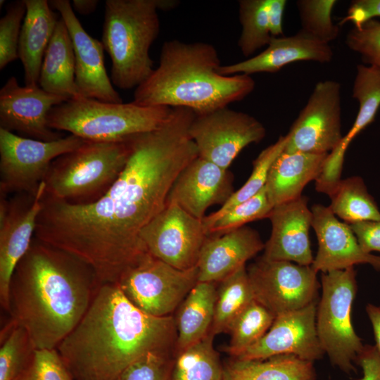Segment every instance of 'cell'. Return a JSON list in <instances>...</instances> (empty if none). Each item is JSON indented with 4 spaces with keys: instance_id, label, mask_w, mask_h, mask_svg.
Returning a JSON list of instances; mask_svg holds the SVG:
<instances>
[{
    "instance_id": "1",
    "label": "cell",
    "mask_w": 380,
    "mask_h": 380,
    "mask_svg": "<svg viewBox=\"0 0 380 380\" xmlns=\"http://www.w3.org/2000/svg\"><path fill=\"white\" fill-rule=\"evenodd\" d=\"M194 117L188 108H174L161 127L128 139L124 169L96 201L70 204L44 193L34 236L84 261L101 284H116L148 253L141 232L166 206L180 172L198 156L189 134Z\"/></svg>"
},
{
    "instance_id": "2",
    "label": "cell",
    "mask_w": 380,
    "mask_h": 380,
    "mask_svg": "<svg viewBox=\"0 0 380 380\" xmlns=\"http://www.w3.org/2000/svg\"><path fill=\"white\" fill-rule=\"evenodd\" d=\"M177 336L174 316L149 315L106 283L56 349L75 380H116L149 352H175Z\"/></svg>"
},
{
    "instance_id": "3",
    "label": "cell",
    "mask_w": 380,
    "mask_h": 380,
    "mask_svg": "<svg viewBox=\"0 0 380 380\" xmlns=\"http://www.w3.org/2000/svg\"><path fill=\"white\" fill-rule=\"evenodd\" d=\"M101 284L84 261L34 236L11 277V319L26 331L34 350L56 349Z\"/></svg>"
},
{
    "instance_id": "4",
    "label": "cell",
    "mask_w": 380,
    "mask_h": 380,
    "mask_svg": "<svg viewBox=\"0 0 380 380\" xmlns=\"http://www.w3.org/2000/svg\"><path fill=\"white\" fill-rule=\"evenodd\" d=\"M218 52L211 44L177 39L162 45L159 63L134 91L143 106L186 108L196 115L243 100L255 89L251 75H222Z\"/></svg>"
},
{
    "instance_id": "5",
    "label": "cell",
    "mask_w": 380,
    "mask_h": 380,
    "mask_svg": "<svg viewBox=\"0 0 380 380\" xmlns=\"http://www.w3.org/2000/svg\"><path fill=\"white\" fill-rule=\"evenodd\" d=\"M158 0H106L102 44L116 87L136 89L153 72L150 48L160 32Z\"/></svg>"
},
{
    "instance_id": "6",
    "label": "cell",
    "mask_w": 380,
    "mask_h": 380,
    "mask_svg": "<svg viewBox=\"0 0 380 380\" xmlns=\"http://www.w3.org/2000/svg\"><path fill=\"white\" fill-rule=\"evenodd\" d=\"M172 110L168 106H143L133 101L115 103L80 96L52 108L48 124L53 130L68 132L85 141L120 142L159 128Z\"/></svg>"
},
{
    "instance_id": "7",
    "label": "cell",
    "mask_w": 380,
    "mask_h": 380,
    "mask_svg": "<svg viewBox=\"0 0 380 380\" xmlns=\"http://www.w3.org/2000/svg\"><path fill=\"white\" fill-rule=\"evenodd\" d=\"M130 152L128 140L86 141L52 162L44 180L45 196L75 205L96 201L118 178Z\"/></svg>"
},
{
    "instance_id": "8",
    "label": "cell",
    "mask_w": 380,
    "mask_h": 380,
    "mask_svg": "<svg viewBox=\"0 0 380 380\" xmlns=\"http://www.w3.org/2000/svg\"><path fill=\"white\" fill-rule=\"evenodd\" d=\"M321 283L316 315L318 338L332 365L350 374L364 347L350 317L357 292L356 271L351 267L322 273Z\"/></svg>"
},
{
    "instance_id": "9",
    "label": "cell",
    "mask_w": 380,
    "mask_h": 380,
    "mask_svg": "<svg viewBox=\"0 0 380 380\" xmlns=\"http://www.w3.org/2000/svg\"><path fill=\"white\" fill-rule=\"evenodd\" d=\"M85 141L73 134L45 141L0 128V194L35 196L52 162Z\"/></svg>"
},
{
    "instance_id": "10",
    "label": "cell",
    "mask_w": 380,
    "mask_h": 380,
    "mask_svg": "<svg viewBox=\"0 0 380 380\" xmlns=\"http://www.w3.org/2000/svg\"><path fill=\"white\" fill-rule=\"evenodd\" d=\"M197 266L179 270L148 253L116 284L141 310L156 317L172 315L198 282Z\"/></svg>"
},
{
    "instance_id": "11",
    "label": "cell",
    "mask_w": 380,
    "mask_h": 380,
    "mask_svg": "<svg viewBox=\"0 0 380 380\" xmlns=\"http://www.w3.org/2000/svg\"><path fill=\"white\" fill-rule=\"evenodd\" d=\"M247 272L255 300L275 317L317 301V272L311 265L261 256Z\"/></svg>"
},
{
    "instance_id": "12",
    "label": "cell",
    "mask_w": 380,
    "mask_h": 380,
    "mask_svg": "<svg viewBox=\"0 0 380 380\" xmlns=\"http://www.w3.org/2000/svg\"><path fill=\"white\" fill-rule=\"evenodd\" d=\"M189 134L198 156L228 170L245 147L265 138L266 129L253 116L227 106L195 115Z\"/></svg>"
},
{
    "instance_id": "13",
    "label": "cell",
    "mask_w": 380,
    "mask_h": 380,
    "mask_svg": "<svg viewBox=\"0 0 380 380\" xmlns=\"http://www.w3.org/2000/svg\"><path fill=\"white\" fill-rule=\"evenodd\" d=\"M140 237L153 256L177 269L189 270L197 266L208 235L203 220L175 203L167 202L142 229Z\"/></svg>"
},
{
    "instance_id": "14",
    "label": "cell",
    "mask_w": 380,
    "mask_h": 380,
    "mask_svg": "<svg viewBox=\"0 0 380 380\" xmlns=\"http://www.w3.org/2000/svg\"><path fill=\"white\" fill-rule=\"evenodd\" d=\"M286 151L330 153L342 139L341 84L318 82L291 127Z\"/></svg>"
},
{
    "instance_id": "15",
    "label": "cell",
    "mask_w": 380,
    "mask_h": 380,
    "mask_svg": "<svg viewBox=\"0 0 380 380\" xmlns=\"http://www.w3.org/2000/svg\"><path fill=\"white\" fill-rule=\"evenodd\" d=\"M45 182L35 196L0 194V303L10 313L9 291L13 272L30 247L42 208Z\"/></svg>"
},
{
    "instance_id": "16",
    "label": "cell",
    "mask_w": 380,
    "mask_h": 380,
    "mask_svg": "<svg viewBox=\"0 0 380 380\" xmlns=\"http://www.w3.org/2000/svg\"><path fill=\"white\" fill-rule=\"evenodd\" d=\"M66 101L39 85L20 86L12 76L0 89V128L37 140L58 139L62 134L49 127L48 115L52 108Z\"/></svg>"
},
{
    "instance_id": "17",
    "label": "cell",
    "mask_w": 380,
    "mask_h": 380,
    "mask_svg": "<svg viewBox=\"0 0 380 380\" xmlns=\"http://www.w3.org/2000/svg\"><path fill=\"white\" fill-rule=\"evenodd\" d=\"M317 301H315L301 309L275 317L266 334L234 358L262 360L291 354L312 362L320 360L324 352L317 332Z\"/></svg>"
},
{
    "instance_id": "18",
    "label": "cell",
    "mask_w": 380,
    "mask_h": 380,
    "mask_svg": "<svg viewBox=\"0 0 380 380\" xmlns=\"http://www.w3.org/2000/svg\"><path fill=\"white\" fill-rule=\"evenodd\" d=\"M49 2L68 28L75 56V83L81 95L103 102L122 103L106 72L102 42L86 32L68 0Z\"/></svg>"
},
{
    "instance_id": "19",
    "label": "cell",
    "mask_w": 380,
    "mask_h": 380,
    "mask_svg": "<svg viewBox=\"0 0 380 380\" xmlns=\"http://www.w3.org/2000/svg\"><path fill=\"white\" fill-rule=\"evenodd\" d=\"M312 227L316 233L318 250L312 267L318 273L341 270L368 264L380 270V256L365 252L350 224L341 222L328 206H312Z\"/></svg>"
},
{
    "instance_id": "20",
    "label": "cell",
    "mask_w": 380,
    "mask_h": 380,
    "mask_svg": "<svg viewBox=\"0 0 380 380\" xmlns=\"http://www.w3.org/2000/svg\"><path fill=\"white\" fill-rule=\"evenodd\" d=\"M231 172L200 156L191 161L179 174L167 202L177 204L199 220L215 204H224L234 192Z\"/></svg>"
},
{
    "instance_id": "21",
    "label": "cell",
    "mask_w": 380,
    "mask_h": 380,
    "mask_svg": "<svg viewBox=\"0 0 380 380\" xmlns=\"http://www.w3.org/2000/svg\"><path fill=\"white\" fill-rule=\"evenodd\" d=\"M308 203V197L303 195L273 207L267 217L272 224V232L265 243L262 258L312 265L314 257L310 229L312 213Z\"/></svg>"
},
{
    "instance_id": "22",
    "label": "cell",
    "mask_w": 380,
    "mask_h": 380,
    "mask_svg": "<svg viewBox=\"0 0 380 380\" xmlns=\"http://www.w3.org/2000/svg\"><path fill=\"white\" fill-rule=\"evenodd\" d=\"M332 58L333 51L329 44L300 30L291 36L272 37L266 49L260 53L236 63L221 65L218 72L227 76L273 73L296 61L325 63L331 61Z\"/></svg>"
},
{
    "instance_id": "23",
    "label": "cell",
    "mask_w": 380,
    "mask_h": 380,
    "mask_svg": "<svg viewBox=\"0 0 380 380\" xmlns=\"http://www.w3.org/2000/svg\"><path fill=\"white\" fill-rule=\"evenodd\" d=\"M259 233L243 226L219 236H208L197 264L198 281L220 282L264 250Z\"/></svg>"
},
{
    "instance_id": "24",
    "label": "cell",
    "mask_w": 380,
    "mask_h": 380,
    "mask_svg": "<svg viewBox=\"0 0 380 380\" xmlns=\"http://www.w3.org/2000/svg\"><path fill=\"white\" fill-rule=\"evenodd\" d=\"M329 153L283 151L272 163L265 186L272 207L298 198L322 172Z\"/></svg>"
},
{
    "instance_id": "25",
    "label": "cell",
    "mask_w": 380,
    "mask_h": 380,
    "mask_svg": "<svg viewBox=\"0 0 380 380\" xmlns=\"http://www.w3.org/2000/svg\"><path fill=\"white\" fill-rule=\"evenodd\" d=\"M18 58L24 69L25 85H39L44 56L59 19L46 0H25Z\"/></svg>"
},
{
    "instance_id": "26",
    "label": "cell",
    "mask_w": 380,
    "mask_h": 380,
    "mask_svg": "<svg viewBox=\"0 0 380 380\" xmlns=\"http://www.w3.org/2000/svg\"><path fill=\"white\" fill-rule=\"evenodd\" d=\"M39 85L44 91L68 100L82 96L75 83L72 41L66 25L61 17L44 56Z\"/></svg>"
},
{
    "instance_id": "27",
    "label": "cell",
    "mask_w": 380,
    "mask_h": 380,
    "mask_svg": "<svg viewBox=\"0 0 380 380\" xmlns=\"http://www.w3.org/2000/svg\"><path fill=\"white\" fill-rule=\"evenodd\" d=\"M217 298L215 282L198 281L177 308L175 351L182 350L206 336L213 322Z\"/></svg>"
},
{
    "instance_id": "28",
    "label": "cell",
    "mask_w": 380,
    "mask_h": 380,
    "mask_svg": "<svg viewBox=\"0 0 380 380\" xmlns=\"http://www.w3.org/2000/svg\"><path fill=\"white\" fill-rule=\"evenodd\" d=\"M313 362L284 354L262 360L232 358L223 365L222 380H316Z\"/></svg>"
},
{
    "instance_id": "29",
    "label": "cell",
    "mask_w": 380,
    "mask_h": 380,
    "mask_svg": "<svg viewBox=\"0 0 380 380\" xmlns=\"http://www.w3.org/2000/svg\"><path fill=\"white\" fill-rule=\"evenodd\" d=\"M209 333L191 346L173 354L170 380H222L223 365Z\"/></svg>"
},
{
    "instance_id": "30",
    "label": "cell",
    "mask_w": 380,
    "mask_h": 380,
    "mask_svg": "<svg viewBox=\"0 0 380 380\" xmlns=\"http://www.w3.org/2000/svg\"><path fill=\"white\" fill-rule=\"evenodd\" d=\"M219 284L214 318L210 331L214 336L228 332L236 317L255 300L246 265L221 280Z\"/></svg>"
},
{
    "instance_id": "31",
    "label": "cell",
    "mask_w": 380,
    "mask_h": 380,
    "mask_svg": "<svg viewBox=\"0 0 380 380\" xmlns=\"http://www.w3.org/2000/svg\"><path fill=\"white\" fill-rule=\"evenodd\" d=\"M329 198V209L348 224L380 220L378 205L360 177L341 179Z\"/></svg>"
},
{
    "instance_id": "32",
    "label": "cell",
    "mask_w": 380,
    "mask_h": 380,
    "mask_svg": "<svg viewBox=\"0 0 380 380\" xmlns=\"http://www.w3.org/2000/svg\"><path fill=\"white\" fill-rule=\"evenodd\" d=\"M353 98L358 102V111L352 127L343 136L338 148L345 153L352 141L369 124L376 115L380 107V72L373 66L357 65L354 80Z\"/></svg>"
},
{
    "instance_id": "33",
    "label": "cell",
    "mask_w": 380,
    "mask_h": 380,
    "mask_svg": "<svg viewBox=\"0 0 380 380\" xmlns=\"http://www.w3.org/2000/svg\"><path fill=\"white\" fill-rule=\"evenodd\" d=\"M288 137L281 136L276 142L263 149L253 162V170L245 184L234 191L217 211L205 216L203 222L206 232L222 215L235 205L251 198L265 186L270 167L284 151Z\"/></svg>"
},
{
    "instance_id": "34",
    "label": "cell",
    "mask_w": 380,
    "mask_h": 380,
    "mask_svg": "<svg viewBox=\"0 0 380 380\" xmlns=\"http://www.w3.org/2000/svg\"><path fill=\"white\" fill-rule=\"evenodd\" d=\"M269 2L270 0L239 1L241 32L237 44L245 57H249L258 49L267 46L272 37Z\"/></svg>"
},
{
    "instance_id": "35",
    "label": "cell",
    "mask_w": 380,
    "mask_h": 380,
    "mask_svg": "<svg viewBox=\"0 0 380 380\" xmlns=\"http://www.w3.org/2000/svg\"><path fill=\"white\" fill-rule=\"evenodd\" d=\"M274 319L271 312L255 300L232 322L228 330L231 338L224 350L232 357H237L266 334Z\"/></svg>"
},
{
    "instance_id": "36",
    "label": "cell",
    "mask_w": 380,
    "mask_h": 380,
    "mask_svg": "<svg viewBox=\"0 0 380 380\" xmlns=\"http://www.w3.org/2000/svg\"><path fill=\"white\" fill-rule=\"evenodd\" d=\"M1 342L0 380H15L34 349L26 331L11 319L1 331Z\"/></svg>"
},
{
    "instance_id": "37",
    "label": "cell",
    "mask_w": 380,
    "mask_h": 380,
    "mask_svg": "<svg viewBox=\"0 0 380 380\" xmlns=\"http://www.w3.org/2000/svg\"><path fill=\"white\" fill-rule=\"evenodd\" d=\"M336 0H298L296 5L301 23V29L319 41L329 44L339 34L338 25L332 20L331 15Z\"/></svg>"
},
{
    "instance_id": "38",
    "label": "cell",
    "mask_w": 380,
    "mask_h": 380,
    "mask_svg": "<svg viewBox=\"0 0 380 380\" xmlns=\"http://www.w3.org/2000/svg\"><path fill=\"white\" fill-rule=\"evenodd\" d=\"M272 208L264 187L256 195L235 205L222 215L208 229V235H222L246 226L250 222L267 218Z\"/></svg>"
},
{
    "instance_id": "39",
    "label": "cell",
    "mask_w": 380,
    "mask_h": 380,
    "mask_svg": "<svg viewBox=\"0 0 380 380\" xmlns=\"http://www.w3.org/2000/svg\"><path fill=\"white\" fill-rule=\"evenodd\" d=\"M15 380H75L57 349L34 350Z\"/></svg>"
},
{
    "instance_id": "40",
    "label": "cell",
    "mask_w": 380,
    "mask_h": 380,
    "mask_svg": "<svg viewBox=\"0 0 380 380\" xmlns=\"http://www.w3.org/2000/svg\"><path fill=\"white\" fill-rule=\"evenodd\" d=\"M25 13V0H18L7 6L0 20V70L18 58V43Z\"/></svg>"
},
{
    "instance_id": "41",
    "label": "cell",
    "mask_w": 380,
    "mask_h": 380,
    "mask_svg": "<svg viewBox=\"0 0 380 380\" xmlns=\"http://www.w3.org/2000/svg\"><path fill=\"white\" fill-rule=\"evenodd\" d=\"M174 352H149L126 367L116 380H170Z\"/></svg>"
},
{
    "instance_id": "42",
    "label": "cell",
    "mask_w": 380,
    "mask_h": 380,
    "mask_svg": "<svg viewBox=\"0 0 380 380\" xmlns=\"http://www.w3.org/2000/svg\"><path fill=\"white\" fill-rule=\"evenodd\" d=\"M346 44L360 55L365 65L380 72V21L373 19L360 28L351 29L346 34Z\"/></svg>"
},
{
    "instance_id": "43",
    "label": "cell",
    "mask_w": 380,
    "mask_h": 380,
    "mask_svg": "<svg viewBox=\"0 0 380 380\" xmlns=\"http://www.w3.org/2000/svg\"><path fill=\"white\" fill-rule=\"evenodd\" d=\"M375 17H380V0H354L346 15L340 20L339 25L350 22L354 27L360 28Z\"/></svg>"
},
{
    "instance_id": "44",
    "label": "cell",
    "mask_w": 380,
    "mask_h": 380,
    "mask_svg": "<svg viewBox=\"0 0 380 380\" xmlns=\"http://www.w3.org/2000/svg\"><path fill=\"white\" fill-rule=\"evenodd\" d=\"M350 226L365 252H380V220L360 222Z\"/></svg>"
},
{
    "instance_id": "45",
    "label": "cell",
    "mask_w": 380,
    "mask_h": 380,
    "mask_svg": "<svg viewBox=\"0 0 380 380\" xmlns=\"http://www.w3.org/2000/svg\"><path fill=\"white\" fill-rule=\"evenodd\" d=\"M356 362L362 370L361 380H380V354L374 346H364Z\"/></svg>"
},
{
    "instance_id": "46",
    "label": "cell",
    "mask_w": 380,
    "mask_h": 380,
    "mask_svg": "<svg viewBox=\"0 0 380 380\" xmlns=\"http://www.w3.org/2000/svg\"><path fill=\"white\" fill-rule=\"evenodd\" d=\"M286 4V0H270L269 12L272 37L283 36V16Z\"/></svg>"
},
{
    "instance_id": "47",
    "label": "cell",
    "mask_w": 380,
    "mask_h": 380,
    "mask_svg": "<svg viewBox=\"0 0 380 380\" xmlns=\"http://www.w3.org/2000/svg\"><path fill=\"white\" fill-rule=\"evenodd\" d=\"M366 312L371 322L375 339V348L380 354V306L369 303Z\"/></svg>"
},
{
    "instance_id": "48",
    "label": "cell",
    "mask_w": 380,
    "mask_h": 380,
    "mask_svg": "<svg viewBox=\"0 0 380 380\" xmlns=\"http://www.w3.org/2000/svg\"><path fill=\"white\" fill-rule=\"evenodd\" d=\"M99 3L98 0H73L72 6L74 11L86 15L94 12Z\"/></svg>"
}]
</instances>
